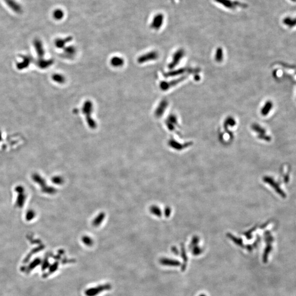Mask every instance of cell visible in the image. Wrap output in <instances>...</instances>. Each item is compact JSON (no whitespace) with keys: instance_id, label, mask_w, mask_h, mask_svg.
Wrapping results in <instances>:
<instances>
[{"instance_id":"6da1fadb","label":"cell","mask_w":296,"mask_h":296,"mask_svg":"<svg viewBox=\"0 0 296 296\" xmlns=\"http://www.w3.org/2000/svg\"><path fill=\"white\" fill-rule=\"evenodd\" d=\"M216 6L227 12L236 13L246 10L248 5L241 0H212Z\"/></svg>"},{"instance_id":"7a4b0ae2","label":"cell","mask_w":296,"mask_h":296,"mask_svg":"<svg viewBox=\"0 0 296 296\" xmlns=\"http://www.w3.org/2000/svg\"><path fill=\"white\" fill-rule=\"evenodd\" d=\"M82 111L86 116V121L90 128L94 129L97 127V124L91 116L93 111V104L90 100H86L83 104Z\"/></svg>"},{"instance_id":"3957f363","label":"cell","mask_w":296,"mask_h":296,"mask_svg":"<svg viewBox=\"0 0 296 296\" xmlns=\"http://www.w3.org/2000/svg\"><path fill=\"white\" fill-rule=\"evenodd\" d=\"M187 75L183 76L179 78L170 81H162L160 83V88L163 91L168 90L172 88L177 86V84H180L182 82L185 80L187 78Z\"/></svg>"},{"instance_id":"277c9868","label":"cell","mask_w":296,"mask_h":296,"mask_svg":"<svg viewBox=\"0 0 296 296\" xmlns=\"http://www.w3.org/2000/svg\"><path fill=\"white\" fill-rule=\"evenodd\" d=\"M199 71L200 69H199L182 68L177 69L175 70L164 72L163 74V75L165 78H169V77H173V76H179V75H183L185 73H190H190L198 72Z\"/></svg>"},{"instance_id":"5b68a950","label":"cell","mask_w":296,"mask_h":296,"mask_svg":"<svg viewBox=\"0 0 296 296\" xmlns=\"http://www.w3.org/2000/svg\"><path fill=\"white\" fill-rule=\"evenodd\" d=\"M185 54V50L182 48L178 49L176 52H175V53L173 54V56H172L171 62L168 64V68L169 69H174L175 67H176L183 58Z\"/></svg>"},{"instance_id":"8992f818","label":"cell","mask_w":296,"mask_h":296,"mask_svg":"<svg viewBox=\"0 0 296 296\" xmlns=\"http://www.w3.org/2000/svg\"><path fill=\"white\" fill-rule=\"evenodd\" d=\"M159 57V53L157 51L153 50L145 54H144L142 56H139L138 58L137 61L139 64H143L144 63L155 60L156 59H158Z\"/></svg>"},{"instance_id":"52a82bcc","label":"cell","mask_w":296,"mask_h":296,"mask_svg":"<svg viewBox=\"0 0 296 296\" xmlns=\"http://www.w3.org/2000/svg\"><path fill=\"white\" fill-rule=\"evenodd\" d=\"M111 286L109 284L100 285L94 288H90L85 291V294L87 296H95L102 292L104 291L110 290Z\"/></svg>"},{"instance_id":"ba28073f","label":"cell","mask_w":296,"mask_h":296,"mask_svg":"<svg viewBox=\"0 0 296 296\" xmlns=\"http://www.w3.org/2000/svg\"><path fill=\"white\" fill-rule=\"evenodd\" d=\"M164 15L161 13H158L154 16L151 24V27L153 29L158 30L162 27L164 23Z\"/></svg>"},{"instance_id":"9c48e42d","label":"cell","mask_w":296,"mask_h":296,"mask_svg":"<svg viewBox=\"0 0 296 296\" xmlns=\"http://www.w3.org/2000/svg\"><path fill=\"white\" fill-rule=\"evenodd\" d=\"M168 106V102L167 100L163 99L159 103L155 111V116L157 118H160L165 114L166 110Z\"/></svg>"},{"instance_id":"30bf717a","label":"cell","mask_w":296,"mask_h":296,"mask_svg":"<svg viewBox=\"0 0 296 296\" xmlns=\"http://www.w3.org/2000/svg\"><path fill=\"white\" fill-rule=\"evenodd\" d=\"M166 125L170 131H174L178 125L177 117L174 114L169 115L166 120Z\"/></svg>"},{"instance_id":"8fae6325","label":"cell","mask_w":296,"mask_h":296,"mask_svg":"<svg viewBox=\"0 0 296 296\" xmlns=\"http://www.w3.org/2000/svg\"><path fill=\"white\" fill-rule=\"evenodd\" d=\"M264 179L265 182L268 183L273 187L275 191L280 195L281 197H282L284 198L286 197V194L284 193L281 189H280L279 185L276 183H275V182L272 178L270 177H265Z\"/></svg>"},{"instance_id":"7c38bea8","label":"cell","mask_w":296,"mask_h":296,"mask_svg":"<svg viewBox=\"0 0 296 296\" xmlns=\"http://www.w3.org/2000/svg\"><path fill=\"white\" fill-rule=\"evenodd\" d=\"M54 63V60L52 59H44L42 58L38 59L36 62V65L40 69H46L52 66Z\"/></svg>"},{"instance_id":"4fadbf2b","label":"cell","mask_w":296,"mask_h":296,"mask_svg":"<svg viewBox=\"0 0 296 296\" xmlns=\"http://www.w3.org/2000/svg\"><path fill=\"white\" fill-rule=\"evenodd\" d=\"M34 46L36 51V53L38 54V56L40 58H42L43 56H44L45 52L41 41L38 39L35 40L34 41Z\"/></svg>"},{"instance_id":"5bb4252c","label":"cell","mask_w":296,"mask_h":296,"mask_svg":"<svg viewBox=\"0 0 296 296\" xmlns=\"http://www.w3.org/2000/svg\"><path fill=\"white\" fill-rule=\"evenodd\" d=\"M22 57L23 58L22 62L17 64V69L19 70H22L28 67L29 66L32 62V59L31 56H22Z\"/></svg>"},{"instance_id":"9a60e30c","label":"cell","mask_w":296,"mask_h":296,"mask_svg":"<svg viewBox=\"0 0 296 296\" xmlns=\"http://www.w3.org/2000/svg\"><path fill=\"white\" fill-rule=\"evenodd\" d=\"M76 52L77 50L76 48L73 46H70L65 48L63 55L66 58L71 59L74 57L76 54Z\"/></svg>"},{"instance_id":"2e32d148","label":"cell","mask_w":296,"mask_h":296,"mask_svg":"<svg viewBox=\"0 0 296 296\" xmlns=\"http://www.w3.org/2000/svg\"><path fill=\"white\" fill-rule=\"evenodd\" d=\"M273 107V103L271 102V100H268L265 102L264 105L262 107L261 110V114L263 116H266L268 115L270 112Z\"/></svg>"},{"instance_id":"e0dca14e","label":"cell","mask_w":296,"mask_h":296,"mask_svg":"<svg viewBox=\"0 0 296 296\" xmlns=\"http://www.w3.org/2000/svg\"><path fill=\"white\" fill-rule=\"evenodd\" d=\"M125 63L124 59L120 56H115L112 57L110 60L111 65L115 68H119L124 66Z\"/></svg>"},{"instance_id":"ac0fdd59","label":"cell","mask_w":296,"mask_h":296,"mask_svg":"<svg viewBox=\"0 0 296 296\" xmlns=\"http://www.w3.org/2000/svg\"><path fill=\"white\" fill-rule=\"evenodd\" d=\"M5 1L7 5L14 12L17 13L22 12L21 7L20 6L19 4L17 3L14 0H5Z\"/></svg>"},{"instance_id":"d6986e66","label":"cell","mask_w":296,"mask_h":296,"mask_svg":"<svg viewBox=\"0 0 296 296\" xmlns=\"http://www.w3.org/2000/svg\"><path fill=\"white\" fill-rule=\"evenodd\" d=\"M72 37H68L64 39L63 38H58L55 41V45L58 48H63L65 47L66 44L72 41Z\"/></svg>"},{"instance_id":"ffe728a7","label":"cell","mask_w":296,"mask_h":296,"mask_svg":"<svg viewBox=\"0 0 296 296\" xmlns=\"http://www.w3.org/2000/svg\"><path fill=\"white\" fill-rule=\"evenodd\" d=\"M160 262L162 265H167V266H179L180 264V262H178L177 261L167 258L161 259Z\"/></svg>"},{"instance_id":"44dd1931","label":"cell","mask_w":296,"mask_h":296,"mask_svg":"<svg viewBox=\"0 0 296 296\" xmlns=\"http://www.w3.org/2000/svg\"><path fill=\"white\" fill-rule=\"evenodd\" d=\"M224 58V52L223 50L221 47H218L216 50L215 53V59L217 63H221L223 60Z\"/></svg>"},{"instance_id":"7402d4cb","label":"cell","mask_w":296,"mask_h":296,"mask_svg":"<svg viewBox=\"0 0 296 296\" xmlns=\"http://www.w3.org/2000/svg\"><path fill=\"white\" fill-rule=\"evenodd\" d=\"M52 78L53 81L59 84H63L66 82L65 76L60 74H54L52 75Z\"/></svg>"},{"instance_id":"603a6c76","label":"cell","mask_w":296,"mask_h":296,"mask_svg":"<svg viewBox=\"0 0 296 296\" xmlns=\"http://www.w3.org/2000/svg\"><path fill=\"white\" fill-rule=\"evenodd\" d=\"M252 128L253 131H255L256 132L258 133V136L265 134V133H266L265 129L263 128L262 126H261L258 124H256V123L253 124L252 125Z\"/></svg>"},{"instance_id":"cb8c5ba5","label":"cell","mask_w":296,"mask_h":296,"mask_svg":"<svg viewBox=\"0 0 296 296\" xmlns=\"http://www.w3.org/2000/svg\"><path fill=\"white\" fill-rule=\"evenodd\" d=\"M236 120L235 118L231 116H229L225 120L224 123V127L225 129H227L229 127H233L236 125Z\"/></svg>"},{"instance_id":"d4e9b609","label":"cell","mask_w":296,"mask_h":296,"mask_svg":"<svg viewBox=\"0 0 296 296\" xmlns=\"http://www.w3.org/2000/svg\"><path fill=\"white\" fill-rule=\"evenodd\" d=\"M283 23L285 25L289 26L290 28H292L296 26V18L293 19L290 17H286L284 18Z\"/></svg>"},{"instance_id":"484cf974","label":"cell","mask_w":296,"mask_h":296,"mask_svg":"<svg viewBox=\"0 0 296 296\" xmlns=\"http://www.w3.org/2000/svg\"><path fill=\"white\" fill-rule=\"evenodd\" d=\"M105 217V214L104 213H100L96 218L94 219L93 225L95 227H98L103 221Z\"/></svg>"},{"instance_id":"4316f807","label":"cell","mask_w":296,"mask_h":296,"mask_svg":"<svg viewBox=\"0 0 296 296\" xmlns=\"http://www.w3.org/2000/svg\"><path fill=\"white\" fill-rule=\"evenodd\" d=\"M82 242L84 243V245L88 246H92L93 243V240L90 237L86 236L83 237L82 238Z\"/></svg>"},{"instance_id":"83f0119b","label":"cell","mask_w":296,"mask_h":296,"mask_svg":"<svg viewBox=\"0 0 296 296\" xmlns=\"http://www.w3.org/2000/svg\"><path fill=\"white\" fill-rule=\"evenodd\" d=\"M64 16L62 11L60 10H56L53 13V16L55 19L57 20L62 19Z\"/></svg>"},{"instance_id":"f1b7e54d","label":"cell","mask_w":296,"mask_h":296,"mask_svg":"<svg viewBox=\"0 0 296 296\" xmlns=\"http://www.w3.org/2000/svg\"><path fill=\"white\" fill-rule=\"evenodd\" d=\"M151 212H152L154 215H160V211L159 208L155 206H153L151 208Z\"/></svg>"},{"instance_id":"f546056e","label":"cell","mask_w":296,"mask_h":296,"mask_svg":"<svg viewBox=\"0 0 296 296\" xmlns=\"http://www.w3.org/2000/svg\"><path fill=\"white\" fill-rule=\"evenodd\" d=\"M175 3H176V2H179L181 0H175Z\"/></svg>"},{"instance_id":"4dcf8cb0","label":"cell","mask_w":296,"mask_h":296,"mask_svg":"<svg viewBox=\"0 0 296 296\" xmlns=\"http://www.w3.org/2000/svg\"><path fill=\"white\" fill-rule=\"evenodd\" d=\"M200 296H205V295H204V294H202V295H200Z\"/></svg>"},{"instance_id":"1f68e13d","label":"cell","mask_w":296,"mask_h":296,"mask_svg":"<svg viewBox=\"0 0 296 296\" xmlns=\"http://www.w3.org/2000/svg\"><path fill=\"white\" fill-rule=\"evenodd\" d=\"M291 1H294V2H296V0H291Z\"/></svg>"}]
</instances>
